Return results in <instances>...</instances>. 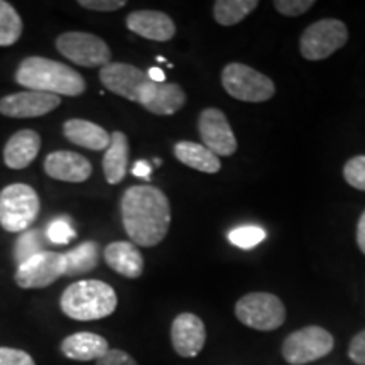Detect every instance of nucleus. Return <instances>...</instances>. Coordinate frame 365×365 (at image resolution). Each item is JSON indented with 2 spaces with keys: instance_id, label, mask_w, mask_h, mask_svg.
<instances>
[{
  "instance_id": "nucleus-3",
  "label": "nucleus",
  "mask_w": 365,
  "mask_h": 365,
  "mask_svg": "<svg viewBox=\"0 0 365 365\" xmlns=\"http://www.w3.org/2000/svg\"><path fill=\"white\" fill-rule=\"evenodd\" d=\"M117 293L107 282L98 279H81L63 291L59 307L68 318L76 322H97L117 309Z\"/></svg>"
},
{
  "instance_id": "nucleus-14",
  "label": "nucleus",
  "mask_w": 365,
  "mask_h": 365,
  "mask_svg": "<svg viewBox=\"0 0 365 365\" xmlns=\"http://www.w3.org/2000/svg\"><path fill=\"white\" fill-rule=\"evenodd\" d=\"M207 330L202 318L193 313H181L173 319L171 344L180 357L193 359L203 350Z\"/></svg>"
},
{
  "instance_id": "nucleus-4",
  "label": "nucleus",
  "mask_w": 365,
  "mask_h": 365,
  "mask_svg": "<svg viewBox=\"0 0 365 365\" xmlns=\"http://www.w3.org/2000/svg\"><path fill=\"white\" fill-rule=\"evenodd\" d=\"M41 210L38 191L24 182H12L0 191V227L11 234H24Z\"/></svg>"
},
{
  "instance_id": "nucleus-2",
  "label": "nucleus",
  "mask_w": 365,
  "mask_h": 365,
  "mask_svg": "<svg viewBox=\"0 0 365 365\" xmlns=\"http://www.w3.org/2000/svg\"><path fill=\"white\" fill-rule=\"evenodd\" d=\"M16 83L31 91H43L65 97H80L86 91V81L78 71L65 63L43 56L22 59L16 70Z\"/></svg>"
},
{
  "instance_id": "nucleus-10",
  "label": "nucleus",
  "mask_w": 365,
  "mask_h": 365,
  "mask_svg": "<svg viewBox=\"0 0 365 365\" xmlns=\"http://www.w3.org/2000/svg\"><path fill=\"white\" fill-rule=\"evenodd\" d=\"M65 254L44 250L17 266L14 281L22 289H43L65 276Z\"/></svg>"
},
{
  "instance_id": "nucleus-39",
  "label": "nucleus",
  "mask_w": 365,
  "mask_h": 365,
  "mask_svg": "<svg viewBox=\"0 0 365 365\" xmlns=\"http://www.w3.org/2000/svg\"><path fill=\"white\" fill-rule=\"evenodd\" d=\"M158 61H159V63H164V61H166V59H164L163 56H158Z\"/></svg>"
},
{
  "instance_id": "nucleus-29",
  "label": "nucleus",
  "mask_w": 365,
  "mask_h": 365,
  "mask_svg": "<svg viewBox=\"0 0 365 365\" xmlns=\"http://www.w3.org/2000/svg\"><path fill=\"white\" fill-rule=\"evenodd\" d=\"M345 181L355 190L365 191V156H355L344 168Z\"/></svg>"
},
{
  "instance_id": "nucleus-11",
  "label": "nucleus",
  "mask_w": 365,
  "mask_h": 365,
  "mask_svg": "<svg viewBox=\"0 0 365 365\" xmlns=\"http://www.w3.org/2000/svg\"><path fill=\"white\" fill-rule=\"evenodd\" d=\"M98 76L103 88L135 103H139L140 91L150 81L148 73L140 70V68L129 65V63L117 61H112L100 68Z\"/></svg>"
},
{
  "instance_id": "nucleus-34",
  "label": "nucleus",
  "mask_w": 365,
  "mask_h": 365,
  "mask_svg": "<svg viewBox=\"0 0 365 365\" xmlns=\"http://www.w3.org/2000/svg\"><path fill=\"white\" fill-rule=\"evenodd\" d=\"M95 365H139L137 360L120 349H110Z\"/></svg>"
},
{
  "instance_id": "nucleus-17",
  "label": "nucleus",
  "mask_w": 365,
  "mask_h": 365,
  "mask_svg": "<svg viewBox=\"0 0 365 365\" xmlns=\"http://www.w3.org/2000/svg\"><path fill=\"white\" fill-rule=\"evenodd\" d=\"M127 29L140 38L158 43L171 41L176 34L175 21L159 11H134L125 19Z\"/></svg>"
},
{
  "instance_id": "nucleus-6",
  "label": "nucleus",
  "mask_w": 365,
  "mask_h": 365,
  "mask_svg": "<svg viewBox=\"0 0 365 365\" xmlns=\"http://www.w3.org/2000/svg\"><path fill=\"white\" fill-rule=\"evenodd\" d=\"M235 317L245 327L259 331H271L284 323L286 309L276 294L249 293L237 301Z\"/></svg>"
},
{
  "instance_id": "nucleus-18",
  "label": "nucleus",
  "mask_w": 365,
  "mask_h": 365,
  "mask_svg": "<svg viewBox=\"0 0 365 365\" xmlns=\"http://www.w3.org/2000/svg\"><path fill=\"white\" fill-rule=\"evenodd\" d=\"M103 259L112 271L127 279H137L144 272V257L132 242H112L103 249Z\"/></svg>"
},
{
  "instance_id": "nucleus-28",
  "label": "nucleus",
  "mask_w": 365,
  "mask_h": 365,
  "mask_svg": "<svg viewBox=\"0 0 365 365\" xmlns=\"http://www.w3.org/2000/svg\"><path fill=\"white\" fill-rule=\"evenodd\" d=\"M266 239V230L255 225L237 227L228 232V240L239 249H252Z\"/></svg>"
},
{
  "instance_id": "nucleus-1",
  "label": "nucleus",
  "mask_w": 365,
  "mask_h": 365,
  "mask_svg": "<svg viewBox=\"0 0 365 365\" xmlns=\"http://www.w3.org/2000/svg\"><path fill=\"white\" fill-rule=\"evenodd\" d=\"M120 215L132 244L154 247L166 239L171 227V205L156 186L137 185L125 190L120 200Z\"/></svg>"
},
{
  "instance_id": "nucleus-31",
  "label": "nucleus",
  "mask_w": 365,
  "mask_h": 365,
  "mask_svg": "<svg viewBox=\"0 0 365 365\" xmlns=\"http://www.w3.org/2000/svg\"><path fill=\"white\" fill-rule=\"evenodd\" d=\"M313 6V0H276V2H274V7L277 9V12H281L282 16L287 17L303 16V14L308 12Z\"/></svg>"
},
{
  "instance_id": "nucleus-26",
  "label": "nucleus",
  "mask_w": 365,
  "mask_h": 365,
  "mask_svg": "<svg viewBox=\"0 0 365 365\" xmlns=\"http://www.w3.org/2000/svg\"><path fill=\"white\" fill-rule=\"evenodd\" d=\"M24 31L19 12L6 0H0V48H9L21 39Z\"/></svg>"
},
{
  "instance_id": "nucleus-19",
  "label": "nucleus",
  "mask_w": 365,
  "mask_h": 365,
  "mask_svg": "<svg viewBox=\"0 0 365 365\" xmlns=\"http://www.w3.org/2000/svg\"><path fill=\"white\" fill-rule=\"evenodd\" d=\"M41 150V137L33 129L16 132L4 148V163L9 170H26L38 158Z\"/></svg>"
},
{
  "instance_id": "nucleus-7",
  "label": "nucleus",
  "mask_w": 365,
  "mask_h": 365,
  "mask_svg": "<svg viewBox=\"0 0 365 365\" xmlns=\"http://www.w3.org/2000/svg\"><path fill=\"white\" fill-rule=\"evenodd\" d=\"M56 49L63 58L83 68H103L112 63V51L102 38L91 33L70 31L56 38Z\"/></svg>"
},
{
  "instance_id": "nucleus-22",
  "label": "nucleus",
  "mask_w": 365,
  "mask_h": 365,
  "mask_svg": "<svg viewBox=\"0 0 365 365\" xmlns=\"http://www.w3.org/2000/svg\"><path fill=\"white\" fill-rule=\"evenodd\" d=\"M63 135L71 144L90 150H105L110 144V134L107 129L83 118H70L63 124Z\"/></svg>"
},
{
  "instance_id": "nucleus-35",
  "label": "nucleus",
  "mask_w": 365,
  "mask_h": 365,
  "mask_svg": "<svg viewBox=\"0 0 365 365\" xmlns=\"http://www.w3.org/2000/svg\"><path fill=\"white\" fill-rule=\"evenodd\" d=\"M349 357L355 364L365 365V330H362L354 336L349 346Z\"/></svg>"
},
{
  "instance_id": "nucleus-27",
  "label": "nucleus",
  "mask_w": 365,
  "mask_h": 365,
  "mask_svg": "<svg viewBox=\"0 0 365 365\" xmlns=\"http://www.w3.org/2000/svg\"><path fill=\"white\" fill-rule=\"evenodd\" d=\"M43 250V234L39 230H26L19 239L16 242V252H14V257H16L17 264H24L29 261L31 257L38 255Z\"/></svg>"
},
{
  "instance_id": "nucleus-16",
  "label": "nucleus",
  "mask_w": 365,
  "mask_h": 365,
  "mask_svg": "<svg viewBox=\"0 0 365 365\" xmlns=\"http://www.w3.org/2000/svg\"><path fill=\"white\" fill-rule=\"evenodd\" d=\"M46 175L56 181L83 182L91 176V164L85 156L73 150H54L44 159Z\"/></svg>"
},
{
  "instance_id": "nucleus-21",
  "label": "nucleus",
  "mask_w": 365,
  "mask_h": 365,
  "mask_svg": "<svg viewBox=\"0 0 365 365\" xmlns=\"http://www.w3.org/2000/svg\"><path fill=\"white\" fill-rule=\"evenodd\" d=\"M129 139L124 132L115 130L110 134V144L105 149V156L102 161L103 176L108 185H118L124 180L129 170Z\"/></svg>"
},
{
  "instance_id": "nucleus-37",
  "label": "nucleus",
  "mask_w": 365,
  "mask_h": 365,
  "mask_svg": "<svg viewBox=\"0 0 365 365\" xmlns=\"http://www.w3.org/2000/svg\"><path fill=\"white\" fill-rule=\"evenodd\" d=\"M357 244L362 252L365 254V212L360 217L359 225H357Z\"/></svg>"
},
{
  "instance_id": "nucleus-13",
  "label": "nucleus",
  "mask_w": 365,
  "mask_h": 365,
  "mask_svg": "<svg viewBox=\"0 0 365 365\" xmlns=\"http://www.w3.org/2000/svg\"><path fill=\"white\" fill-rule=\"evenodd\" d=\"M61 105L58 95L24 90L0 98V113L11 118L44 117Z\"/></svg>"
},
{
  "instance_id": "nucleus-8",
  "label": "nucleus",
  "mask_w": 365,
  "mask_h": 365,
  "mask_svg": "<svg viewBox=\"0 0 365 365\" xmlns=\"http://www.w3.org/2000/svg\"><path fill=\"white\" fill-rule=\"evenodd\" d=\"M349 39V29L339 19H322L304 29L299 41L303 58L309 61H322L344 48Z\"/></svg>"
},
{
  "instance_id": "nucleus-25",
  "label": "nucleus",
  "mask_w": 365,
  "mask_h": 365,
  "mask_svg": "<svg viewBox=\"0 0 365 365\" xmlns=\"http://www.w3.org/2000/svg\"><path fill=\"white\" fill-rule=\"evenodd\" d=\"M257 7V0H217L213 4V17L220 26H235Z\"/></svg>"
},
{
  "instance_id": "nucleus-30",
  "label": "nucleus",
  "mask_w": 365,
  "mask_h": 365,
  "mask_svg": "<svg viewBox=\"0 0 365 365\" xmlns=\"http://www.w3.org/2000/svg\"><path fill=\"white\" fill-rule=\"evenodd\" d=\"M75 228H73L71 223L66 220H54L49 223L48 227V239L51 240L53 244H68V242L75 239Z\"/></svg>"
},
{
  "instance_id": "nucleus-12",
  "label": "nucleus",
  "mask_w": 365,
  "mask_h": 365,
  "mask_svg": "<svg viewBox=\"0 0 365 365\" xmlns=\"http://www.w3.org/2000/svg\"><path fill=\"white\" fill-rule=\"evenodd\" d=\"M198 132L203 145L220 156H232L237 150V139L225 113L220 108H205L198 117Z\"/></svg>"
},
{
  "instance_id": "nucleus-23",
  "label": "nucleus",
  "mask_w": 365,
  "mask_h": 365,
  "mask_svg": "<svg viewBox=\"0 0 365 365\" xmlns=\"http://www.w3.org/2000/svg\"><path fill=\"white\" fill-rule=\"evenodd\" d=\"M173 153H175L178 161L186 164L191 170L215 175L222 168L220 158L213 154L208 148H205L203 144L191 143V140H180L173 148Z\"/></svg>"
},
{
  "instance_id": "nucleus-5",
  "label": "nucleus",
  "mask_w": 365,
  "mask_h": 365,
  "mask_svg": "<svg viewBox=\"0 0 365 365\" xmlns=\"http://www.w3.org/2000/svg\"><path fill=\"white\" fill-rule=\"evenodd\" d=\"M222 85L230 97L249 103L266 102L276 93V86L269 76L242 63H230L223 68Z\"/></svg>"
},
{
  "instance_id": "nucleus-36",
  "label": "nucleus",
  "mask_w": 365,
  "mask_h": 365,
  "mask_svg": "<svg viewBox=\"0 0 365 365\" xmlns=\"http://www.w3.org/2000/svg\"><path fill=\"white\" fill-rule=\"evenodd\" d=\"M132 175L137 176V178H143V180H149L150 178V173H153V166L148 161H144V159H140V161L134 163V166H132Z\"/></svg>"
},
{
  "instance_id": "nucleus-32",
  "label": "nucleus",
  "mask_w": 365,
  "mask_h": 365,
  "mask_svg": "<svg viewBox=\"0 0 365 365\" xmlns=\"http://www.w3.org/2000/svg\"><path fill=\"white\" fill-rule=\"evenodd\" d=\"M0 365H36V362L24 350L0 346Z\"/></svg>"
},
{
  "instance_id": "nucleus-38",
  "label": "nucleus",
  "mask_w": 365,
  "mask_h": 365,
  "mask_svg": "<svg viewBox=\"0 0 365 365\" xmlns=\"http://www.w3.org/2000/svg\"><path fill=\"white\" fill-rule=\"evenodd\" d=\"M148 76L153 81H156V83H166V75H164L161 68H149Z\"/></svg>"
},
{
  "instance_id": "nucleus-33",
  "label": "nucleus",
  "mask_w": 365,
  "mask_h": 365,
  "mask_svg": "<svg viewBox=\"0 0 365 365\" xmlns=\"http://www.w3.org/2000/svg\"><path fill=\"white\" fill-rule=\"evenodd\" d=\"M78 6L95 12H115L125 7L127 2L125 0H80Z\"/></svg>"
},
{
  "instance_id": "nucleus-24",
  "label": "nucleus",
  "mask_w": 365,
  "mask_h": 365,
  "mask_svg": "<svg viewBox=\"0 0 365 365\" xmlns=\"http://www.w3.org/2000/svg\"><path fill=\"white\" fill-rule=\"evenodd\" d=\"M100 245L97 242H83L78 247L65 254V276H83L98 267Z\"/></svg>"
},
{
  "instance_id": "nucleus-9",
  "label": "nucleus",
  "mask_w": 365,
  "mask_h": 365,
  "mask_svg": "<svg viewBox=\"0 0 365 365\" xmlns=\"http://www.w3.org/2000/svg\"><path fill=\"white\" fill-rule=\"evenodd\" d=\"M333 336L322 327H307L291 333L282 344V357L291 365H304L333 350Z\"/></svg>"
},
{
  "instance_id": "nucleus-20",
  "label": "nucleus",
  "mask_w": 365,
  "mask_h": 365,
  "mask_svg": "<svg viewBox=\"0 0 365 365\" xmlns=\"http://www.w3.org/2000/svg\"><path fill=\"white\" fill-rule=\"evenodd\" d=\"M61 354L66 359L76 362H91V360L102 359L110 350L107 339L91 331H76L68 335L59 345Z\"/></svg>"
},
{
  "instance_id": "nucleus-15",
  "label": "nucleus",
  "mask_w": 365,
  "mask_h": 365,
  "mask_svg": "<svg viewBox=\"0 0 365 365\" xmlns=\"http://www.w3.org/2000/svg\"><path fill=\"white\" fill-rule=\"evenodd\" d=\"M139 103L154 115H173L186 103V93L176 83H156L150 80L140 91Z\"/></svg>"
}]
</instances>
